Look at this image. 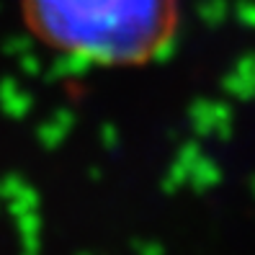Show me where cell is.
Listing matches in <instances>:
<instances>
[{
	"instance_id": "1",
	"label": "cell",
	"mask_w": 255,
	"mask_h": 255,
	"mask_svg": "<svg viewBox=\"0 0 255 255\" xmlns=\"http://www.w3.org/2000/svg\"><path fill=\"white\" fill-rule=\"evenodd\" d=\"M21 21L67 59L127 70L155 62L181 28V0H21Z\"/></svg>"
}]
</instances>
